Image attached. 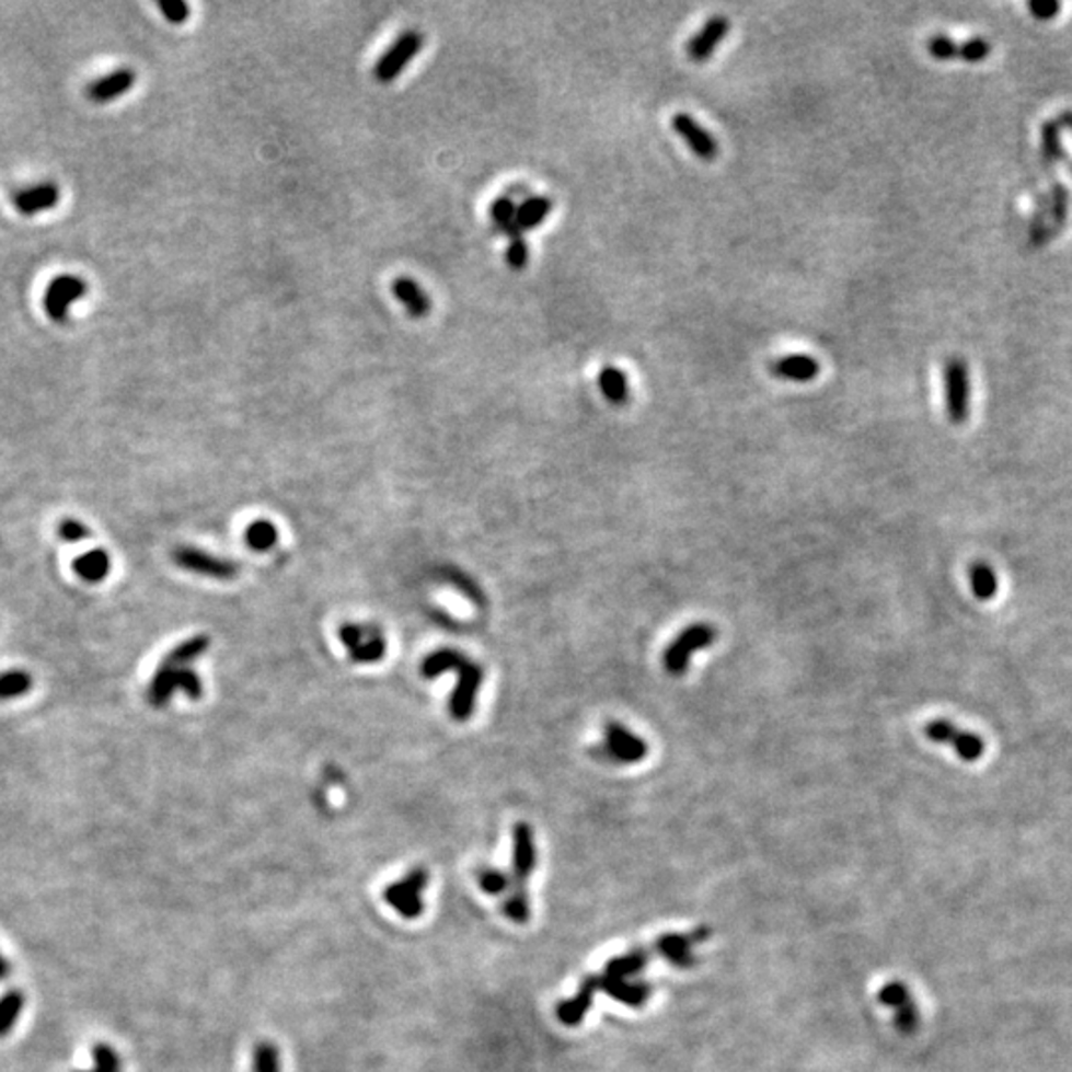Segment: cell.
<instances>
[{"label":"cell","mask_w":1072,"mask_h":1072,"mask_svg":"<svg viewBox=\"0 0 1072 1072\" xmlns=\"http://www.w3.org/2000/svg\"><path fill=\"white\" fill-rule=\"evenodd\" d=\"M703 935H705L703 932L691 935H668L654 945L639 947L626 956L612 959L600 976L586 979L578 989L576 998L564 1001L563 1005L556 1008L558 1019L563 1021L564 1025H578L585 1019L588 1007L592 1005L596 991H604L606 995L632 1007H642L652 995V988L648 981H639L637 976L646 969L649 961L656 957H664L676 961L678 966H688L691 964V947L701 942Z\"/></svg>","instance_id":"6da1fadb"},{"label":"cell","mask_w":1072,"mask_h":1072,"mask_svg":"<svg viewBox=\"0 0 1072 1072\" xmlns=\"http://www.w3.org/2000/svg\"><path fill=\"white\" fill-rule=\"evenodd\" d=\"M512 874L507 872L509 890L505 898V912L512 922L527 924L529 920V894H527V881L531 878L532 871L537 866V850H534V837L529 825L519 822L512 832Z\"/></svg>","instance_id":"7a4b0ae2"},{"label":"cell","mask_w":1072,"mask_h":1072,"mask_svg":"<svg viewBox=\"0 0 1072 1072\" xmlns=\"http://www.w3.org/2000/svg\"><path fill=\"white\" fill-rule=\"evenodd\" d=\"M604 737V744L592 747V757L602 763L634 764L648 757V744L622 723H606Z\"/></svg>","instance_id":"3957f363"},{"label":"cell","mask_w":1072,"mask_h":1072,"mask_svg":"<svg viewBox=\"0 0 1072 1072\" xmlns=\"http://www.w3.org/2000/svg\"><path fill=\"white\" fill-rule=\"evenodd\" d=\"M715 639H717V627L707 624V622H698V624H691L685 630H681L661 656L664 669L668 671L669 676L680 678L690 669L693 654L710 648L712 644H715Z\"/></svg>","instance_id":"277c9868"},{"label":"cell","mask_w":1072,"mask_h":1072,"mask_svg":"<svg viewBox=\"0 0 1072 1072\" xmlns=\"http://www.w3.org/2000/svg\"><path fill=\"white\" fill-rule=\"evenodd\" d=\"M945 410L954 425L966 424L971 412V378L966 360L949 358L944 370Z\"/></svg>","instance_id":"5b68a950"},{"label":"cell","mask_w":1072,"mask_h":1072,"mask_svg":"<svg viewBox=\"0 0 1072 1072\" xmlns=\"http://www.w3.org/2000/svg\"><path fill=\"white\" fill-rule=\"evenodd\" d=\"M424 34L419 31H405L400 34L392 46L385 50L382 58L373 66V78L380 84H390L404 72L407 65L414 60L424 48Z\"/></svg>","instance_id":"8992f818"},{"label":"cell","mask_w":1072,"mask_h":1072,"mask_svg":"<svg viewBox=\"0 0 1072 1072\" xmlns=\"http://www.w3.org/2000/svg\"><path fill=\"white\" fill-rule=\"evenodd\" d=\"M925 737L934 744L949 745L959 759L967 763H976L985 754V744L976 733L957 727L956 723L947 719H934L925 725Z\"/></svg>","instance_id":"52a82bcc"},{"label":"cell","mask_w":1072,"mask_h":1072,"mask_svg":"<svg viewBox=\"0 0 1072 1072\" xmlns=\"http://www.w3.org/2000/svg\"><path fill=\"white\" fill-rule=\"evenodd\" d=\"M85 295H88V285H85L84 278L74 277V275L56 277L44 292V310H46L48 319L62 324L68 320L72 304L82 300Z\"/></svg>","instance_id":"ba28073f"},{"label":"cell","mask_w":1072,"mask_h":1072,"mask_svg":"<svg viewBox=\"0 0 1072 1072\" xmlns=\"http://www.w3.org/2000/svg\"><path fill=\"white\" fill-rule=\"evenodd\" d=\"M456 671L459 678H457L456 691L449 701V712L456 722H468L475 710V700L483 681V669L471 659H465Z\"/></svg>","instance_id":"9c48e42d"},{"label":"cell","mask_w":1072,"mask_h":1072,"mask_svg":"<svg viewBox=\"0 0 1072 1072\" xmlns=\"http://www.w3.org/2000/svg\"><path fill=\"white\" fill-rule=\"evenodd\" d=\"M427 872L417 868L412 871L404 880L393 881L392 886L385 890V900L392 906L395 912L402 913L404 918H415L424 910L425 886H427Z\"/></svg>","instance_id":"30bf717a"},{"label":"cell","mask_w":1072,"mask_h":1072,"mask_svg":"<svg viewBox=\"0 0 1072 1072\" xmlns=\"http://www.w3.org/2000/svg\"><path fill=\"white\" fill-rule=\"evenodd\" d=\"M341 642L356 664H373L385 656V639L372 626L346 624L341 630Z\"/></svg>","instance_id":"8fae6325"},{"label":"cell","mask_w":1072,"mask_h":1072,"mask_svg":"<svg viewBox=\"0 0 1072 1072\" xmlns=\"http://www.w3.org/2000/svg\"><path fill=\"white\" fill-rule=\"evenodd\" d=\"M173 561L183 570L209 576V578H217V580H231L239 573L237 564L231 563V561L219 558L215 554L205 553V551L193 549V546H180L173 553Z\"/></svg>","instance_id":"7c38bea8"},{"label":"cell","mask_w":1072,"mask_h":1072,"mask_svg":"<svg viewBox=\"0 0 1072 1072\" xmlns=\"http://www.w3.org/2000/svg\"><path fill=\"white\" fill-rule=\"evenodd\" d=\"M671 128L676 129V134L688 143V148L701 160L713 161L719 155L717 139L713 138L712 134L703 128L698 119H693L690 114L678 112L676 116L671 117Z\"/></svg>","instance_id":"4fadbf2b"},{"label":"cell","mask_w":1072,"mask_h":1072,"mask_svg":"<svg viewBox=\"0 0 1072 1072\" xmlns=\"http://www.w3.org/2000/svg\"><path fill=\"white\" fill-rule=\"evenodd\" d=\"M731 28V22L725 14H715L710 21L703 24L700 33L695 34L688 44V56L693 62L703 65L712 58L719 44L725 41V36Z\"/></svg>","instance_id":"5bb4252c"},{"label":"cell","mask_w":1072,"mask_h":1072,"mask_svg":"<svg viewBox=\"0 0 1072 1072\" xmlns=\"http://www.w3.org/2000/svg\"><path fill=\"white\" fill-rule=\"evenodd\" d=\"M58 201H60V189L54 183H41L34 187H26L12 197L16 211L26 215V217L50 211Z\"/></svg>","instance_id":"9a60e30c"},{"label":"cell","mask_w":1072,"mask_h":1072,"mask_svg":"<svg viewBox=\"0 0 1072 1072\" xmlns=\"http://www.w3.org/2000/svg\"><path fill=\"white\" fill-rule=\"evenodd\" d=\"M771 372L776 378L788 380V382H812L818 373H820V364L812 356L793 354V356H785L781 360L773 361L771 364Z\"/></svg>","instance_id":"2e32d148"},{"label":"cell","mask_w":1072,"mask_h":1072,"mask_svg":"<svg viewBox=\"0 0 1072 1072\" xmlns=\"http://www.w3.org/2000/svg\"><path fill=\"white\" fill-rule=\"evenodd\" d=\"M136 84V74L131 70H116L112 74L100 78L94 84L88 88V97L96 104H107L114 102L122 94L129 92Z\"/></svg>","instance_id":"e0dca14e"},{"label":"cell","mask_w":1072,"mask_h":1072,"mask_svg":"<svg viewBox=\"0 0 1072 1072\" xmlns=\"http://www.w3.org/2000/svg\"><path fill=\"white\" fill-rule=\"evenodd\" d=\"M392 295L397 298L405 310L414 319H424L431 312V298L427 297L424 288L419 287L415 280L407 277L395 278L392 283Z\"/></svg>","instance_id":"ac0fdd59"},{"label":"cell","mask_w":1072,"mask_h":1072,"mask_svg":"<svg viewBox=\"0 0 1072 1072\" xmlns=\"http://www.w3.org/2000/svg\"><path fill=\"white\" fill-rule=\"evenodd\" d=\"M78 578H82L88 585H97L106 580L107 574L112 570V558L104 549H92L88 553L80 554L72 564Z\"/></svg>","instance_id":"d6986e66"},{"label":"cell","mask_w":1072,"mask_h":1072,"mask_svg":"<svg viewBox=\"0 0 1072 1072\" xmlns=\"http://www.w3.org/2000/svg\"><path fill=\"white\" fill-rule=\"evenodd\" d=\"M553 199L544 195H534L517 205V227L520 233L525 234L541 227L546 221V217L553 212Z\"/></svg>","instance_id":"ffe728a7"},{"label":"cell","mask_w":1072,"mask_h":1072,"mask_svg":"<svg viewBox=\"0 0 1072 1072\" xmlns=\"http://www.w3.org/2000/svg\"><path fill=\"white\" fill-rule=\"evenodd\" d=\"M598 388H600V392L604 393V397L610 404L626 405L627 400H630L626 373L612 364L604 366L598 373Z\"/></svg>","instance_id":"44dd1931"},{"label":"cell","mask_w":1072,"mask_h":1072,"mask_svg":"<svg viewBox=\"0 0 1072 1072\" xmlns=\"http://www.w3.org/2000/svg\"><path fill=\"white\" fill-rule=\"evenodd\" d=\"M211 646V639L209 636H193L185 642H181L177 648L171 649L170 654L165 658L161 659V666H168V668H192L193 661L197 658H201L203 654L209 649Z\"/></svg>","instance_id":"7402d4cb"},{"label":"cell","mask_w":1072,"mask_h":1072,"mask_svg":"<svg viewBox=\"0 0 1072 1072\" xmlns=\"http://www.w3.org/2000/svg\"><path fill=\"white\" fill-rule=\"evenodd\" d=\"M969 583H971V592L977 600L988 602L998 595V574L991 568V564L983 563V561H977L969 566Z\"/></svg>","instance_id":"603a6c76"},{"label":"cell","mask_w":1072,"mask_h":1072,"mask_svg":"<svg viewBox=\"0 0 1072 1072\" xmlns=\"http://www.w3.org/2000/svg\"><path fill=\"white\" fill-rule=\"evenodd\" d=\"M465 659L468 658L461 652H457V649H437L431 656H427L424 659V664H422V676H424L425 680H434V678L446 673V671H456Z\"/></svg>","instance_id":"cb8c5ba5"},{"label":"cell","mask_w":1072,"mask_h":1072,"mask_svg":"<svg viewBox=\"0 0 1072 1072\" xmlns=\"http://www.w3.org/2000/svg\"><path fill=\"white\" fill-rule=\"evenodd\" d=\"M491 219L500 233L507 234L509 239L522 234L517 227V203L510 197H499L491 203Z\"/></svg>","instance_id":"d4e9b609"},{"label":"cell","mask_w":1072,"mask_h":1072,"mask_svg":"<svg viewBox=\"0 0 1072 1072\" xmlns=\"http://www.w3.org/2000/svg\"><path fill=\"white\" fill-rule=\"evenodd\" d=\"M175 680H173V669L160 666L149 681L148 701L153 707H165L175 693Z\"/></svg>","instance_id":"484cf974"},{"label":"cell","mask_w":1072,"mask_h":1072,"mask_svg":"<svg viewBox=\"0 0 1072 1072\" xmlns=\"http://www.w3.org/2000/svg\"><path fill=\"white\" fill-rule=\"evenodd\" d=\"M244 541L253 551H258V553L270 551L278 541L277 527L270 520H255L249 525V529L244 532Z\"/></svg>","instance_id":"4316f807"},{"label":"cell","mask_w":1072,"mask_h":1072,"mask_svg":"<svg viewBox=\"0 0 1072 1072\" xmlns=\"http://www.w3.org/2000/svg\"><path fill=\"white\" fill-rule=\"evenodd\" d=\"M33 690V678L24 669H11L0 673V701L16 700Z\"/></svg>","instance_id":"83f0119b"},{"label":"cell","mask_w":1072,"mask_h":1072,"mask_svg":"<svg viewBox=\"0 0 1072 1072\" xmlns=\"http://www.w3.org/2000/svg\"><path fill=\"white\" fill-rule=\"evenodd\" d=\"M880 999L884 1005L898 1008V1015L896 1017H898V1021H902L903 1027H908V1023L913 1017L908 991L900 983H888L886 988L881 989Z\"/></svg>","instance_id":"f1b7e54d"},{"label":"cell","mask_w":1072,"mask_h":1072,"mask_svg":"<svg viewBox=\"0 0 1072 1072\" xmlns=\"http://www.w3.org/2000/svg\"><path fill=\"white\" fill-rule=\"evenodd\" d=\"M22 1007H24V995L21 991H9L0 999V1037L9 1035V1030L21 1017Z\"/></svg>","instance_id":"f546056e"},{"label":"cell","mask_w":1072,"mask_h":1072,"mask_svg":"<svg viewBox=\"0 0 1072 1072\" xmlns=\"http://www.w3.org/2000/svg\"><path fill=\"white\" fill-rule=\"evenodd\" d=\"M1061 126L1059 122H1045L1040 129L1042 138V158L1049 163H1057L1064 158V149L1061 143Z\"/></svg>","instance_id":"4dcf8cb0"},{"label":"cell","mask_w":1072,"mask_h":1072,"mask_svg":"<svg viewBox=\"0 0 1072 1072\" xmlns=\"http://www.w3.org/2000/svg\"><path fill=\"white\" fill-rule=\"evenodd\" d=\"M161 666V664H160ZM168 668V666H165ZM173 669V680H175V690L183 691L187 698H192L193 701L199 700L203 695V683L201 678L197 676V671L193 668H171Z\"/></svg>","instance_id":"1f68e13d"},{"label":"cell","mask_w":1072,"mask_h":1072,"mask_svg":"<svg viewBox=\"0 0 1072 1072\" xmlns=\"http://www.w3.org/2000/svg\"><path fill=\"white\" fill-rule=\"evenodd\" d=\"M927 53L935 60H954V58H959V43H956L954 38L945 36V34H935L930 41H927Z\"/></svg>","instance_id":"d6a6232c"},{"label":"cell","mask_w":1072,"mask_h":1072,"mask_svg":"<svg viewBox=\"0 0 1072 1072\" xmlns=\"http://www.w3.org/2000/svg\"><path fill=\"white\" fill-rule=\"evenodd\" d=\"M92 1057H94V1069L88 1072L122 1071V1062H119L117 1052L109 1045H106V1042H97L96 1047L92 1049Z\"/></svg>","instance_id":"836d02e7"},{"label":"cell","mask_w":1072,"mask_h":1072,"mask_svg":"<svg viewBox=\"0 0 1072 1072\" xmlns=\"http://www.w3.org/2000/svg\"><path fill=\"white\" fill-rule=\"evenodd\" d=\"M529 243L525 239V234L520 237H512L509 239V246H507V255H505V261L507 265L512 268V270H522L525 266L529 265Z\"/></svg>","instance_id":"e575fe53"},{"label":"cell","mask_w":1072,"mask_h":1072,"mask_svg":"<svg viewBox=\"0 0 1072 1072\" xmlns=\"http://www.w3.org/2000/svg\"><path fill=\"white\" fill-rule=\"evenodd\" d=\"M255 1072H280V1059L275 1045L261 1042L255 1049Z\"/></svg>","instance_id":"d590c367"},{"label":"cell","mask_w":1072,"mask_h":1072,"mask_svg":"<svg viewBox=\"0 0 1072 1072\" xmlns=\"http://www.w3.org/2000/svg\"><path fill=\"white\" fill-rule=\"evenodd\" d=\"M991 54V44L985 38H971L967 43L959 44V58L966 62H981Z\"/></svg>","instance_id":"8d00e7d4"},{"label":"cell","mask_w":1072,"mask_h":1072,"mask_svg":"<svg viewBox=\"0 0 1072 1072\" xmlns=\"http://www.w3.org/2000/svg\"><path fill=\"white\" fill-rule=\"evenodd\" d=\"M90 529L85 527L82 520L78 519H65L60 520L58 525V537L65 542H70V544H78V542H84L85 539H90Z\"/></svg>","instance_id":"74e56055"},{"label":"cell","mask_w":1072,"mask_h":1072,"mask_svg":"<svg viewBox=\"0 0 1072 1072\" xmlns=\"http://www.w3.org/2000/svg\"><path fill=\"white\" fill-rule=\"evenodd\" d=\"M161 12L168 21L173 22V24H183V22L189 19V7L181 0H170V2H160Z\"/></svg>","instance_id":"f35d334b"},{"label":"cell","mask_w":1072,"mask_h":1072,"mask_svg":"<svg viewBox=\"0 0 1072 1072\" xmlns=\"http://www.w3.org/2000/svg\"><path fill=\"white\" fill-rule=\"evenodd\" d=\"M1029 11L1037 21H1052L1061 12V4L1054 0H1035L1029 2Z\"/></svg>","instance_id":"ab89813d"},{"label":"cell","mask_w":1072,"mask_h":1072,"mask_svg":"<svg viewBox=\"0 0 1072 1072\" xmlns=\"http://www.w3.org/2000/svg\"><path fill=\"white\" fill-rule=\"evenodd\" d=\"M1052 212L1057 227H1061L1067 221V189H1062L1061 185H1057L1052 193Z\"/></svg>","instance_id":"60d3db41"},{"label":"cell","mask_w":1072,"mask_h":1072,"mask_svg":"<svg viewBox=\"0 0 1072 1072\" xmlns=\"http://www.w3.org/2000/svg\"><path fill=\"white\" fill-rule=\"evenodd\" d=\"M1059 126H1062V128H1064V129H1069V131H1071V134H1072V112H1071V109H1067V112H1062L1061 117H1059Z\"/></svg>","instance_id":"b9f144b4"},{"label":"cell","mask_w":1072,"mask_h":1072,"mask_svg":"<svg viewBox=\"0 0 1072 1072\" xmlns=\"http://www.w3.org/2000/svg\"><path fill=\"white\" fill-rule=\"evenodd\" d=\"M9 973H11V966H9V961L4 957L0 956V979L9 977Z\"/></svg>","instance_id":"7bdbcfd3"}]
</instances>
